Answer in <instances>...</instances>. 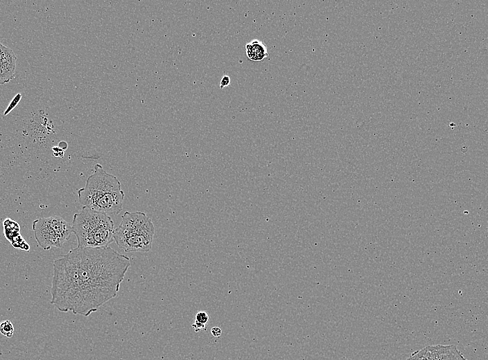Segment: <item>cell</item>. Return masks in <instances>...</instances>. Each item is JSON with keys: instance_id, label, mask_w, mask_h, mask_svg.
<instances>
[{"instance_id": "cell-7", "label": "cell", "mask_w": 488, "mask_h": 360, "mask_svg": "<svg viewBox=\"0 0 488 360\" xmlns=\"http://www.w3.org/2000/svg\"><path fill=\"white\" fill-rule=\"evenodd\" d=\"M444 345H428L412 353L406 360H441Z\"/></svg>"}, {"instance_id": "cell-8", "label": "cell", "mask_w": 488, "mask_h": 360, "mask_svg": "<svg viewBox=\"0 0 488 360\" xmlns=\"http://www.w3.org/2000/svg\"><path fill=\"white\" fill-rule=\"evenodd\" d=\"M245 52L247 57L254 62L262 61L268 56L266 44L256 39L245 44Z\"/></svg>"}, {"instance_id": "cell-18", "label": "cell", "mask_w": 488, "mask_h": 360, "mask_svg": "<svg viewBox=\"0 0 488 360\" xmlns=\"http://www.w3.org/2000/svg\"><path fill=\"white\" fill-rule=\"evenodd\" d=\"M53 152H55L54 153V155L55 156H63V154H64L63 150L62 148H60V147H53Z\"/></svg>"}, {"instance_id": "cell-17", "label": "cell", "mask_w": 488, "mask_h": 360, "mask_svg": "<svg viewBox=\"0 0 488 360\" xmlns=\"http://www.w3.org/2000/svg\"><path fill=\"white\" fill-rule=\"evenodd\" d=\"M211 333L214 336L218 337L221 335L222 330L219 327L216 326L211 329Z\"/></svg>"}, {"instance_id": "cell-13", "label": "cell", "mask_w": 488, "mask_h": 360, "mask_svg": "<svg viewBox=\"0 0 488 360\" xmlns=\"http://www.w3.org/2000/svg\"><path fill=\"white\" fill-rule=\"evenodd\" d=\"M195 321L206 325L209 321V315L204 311L198 312L195 315Z\"/></svg>"}, {"instance_id": "cell-15", "label": "cell", "mask_w": 488, "mask_h": 360, "mask_svg": "<svg viewBox=\"0 0 488 360\" xmlns=\"http://www.w3.org/2000/svg\"><path fill=\"white\" fill-rule=\"evenodd\" d=\"M231 82L230 77L227 75H225L222 77L220 81V88L222 89L225 87L229 85Z\"/></svg>"}, {"instance_id": "cell-4", "label": "cell", "mask_w": 488, "mask_h": 360, "mask_svg": "<svg viewBox=\"0 0 488 360\" xmlns=\"http://www.w3.org/2000/svg\"><path fill=\"white\" fill-rule=\"evenodd\" d=\"M155 228L151 219L142 211H125L114 228V241L126 253L148 252L152 249Z\"/></svg>"}, {"instance_id": "cell-11", "label": "cell", "mask_w": 488, "mask_h": 360, "mask_svg": "<svg viewBox=\"0 0 488 360\" xmlns=\"http://www.w3.org/2000/svg\"><path fill=\"white\" fill-rule=\"evenodd\" d=\"M14 331L13 325L9 320L4 321L0 323V333L7 338H11Z\"/></svg>"}, {"instance_id": "cell-1", "label": "cell", "mask_w": 488, "mask_h": 360, "mask_svg": "<svg viewBox=\"0 0 488 360\" xmlns=\"http://www.w3.org/2000/svg\"><path fill=\"white\" fill-rule=\"evenodd\" d=\"M53 266L51 303L62 312L88 316L117 296L130 262L109 246H76Z\"/></svg>"}, {"instance_id": "cell-10", "label": "cell", "mask_w": 488, "mask_h": 360, "mask_svg": "<svg viewBox=\"0 0 488 360\" xmlns=\"http://www.w3.org/2000/svg\"><path fill=\"white\" fill-rule=\"evenodd\" d=\"M441 360H467L455 345H444Z\"/></svg>"}, {"instance_id": "cell-3", "label": "cell", "mask_w": 488, "mask_h": 360, "mask_svg": "<svg viewBox=\"0 0 488 360\" xmlns=\"http://www.w3.org/2000/svg\"><path fill=\"white\" fill-rule=\"evenodd\" d=\"M78 247H103L114 242V222L107 214L83 206L71 224Z\"/></svg>"}, {"instance_id": "cell-5", "label": "cell", "mask_w": 488, "mask_h": 360, "mask_svg": "<svg viewBox=\"0 0 488 360\" xmlns=\"http://www.w3.org/2000/svg\"><path fill=\"white\" fill-rule=\"evenodd\" d=\"M32 228L37 243L44 250L61 248L72 233L71 224L56 215L34 220Z\"/></svg>"}, {"instance_id": "cell-6", "label": "cell", "mask_w": 488, "mask_h": 360, "mask_svg": "<svg viewBox=\"0 0 488 360\" xmlns=\"http://www.w3.org/2000/svg\"><path fill=\"white\" fill-rule=\"evenodd\" d=\"M16 63L17 56L14 51L0 42V85L13 79Z\"/></svg>"}, {"instance_id": "cell-16", "label": "cell", "mask_w": 488, "mask_h": 360, "mask_svg": "<svg viewBox=\"0 0 488 360\" xmlns=\"http://www.w3.org/2000/svg\"><path fill=\"white\" fill-rule=\"evenodd\" d=\"M195 332H199L201 330H206L205 325L198 323L195 321L194 323L191 325Z\"/></svg>"}, {"instance_id": "cell-14", "label": "cell", "mask_w": 488, "mask_h": 360, "mask_svg": "<svg viewBox=\"0 0 488 360\" xmlns=\"http://www.w3.org/2000/svg\"><path fill=\"white\" fill-rule=\"evenodd\" d=\"M21 98V95L20 93H18L15 96V98L12 100V101L9 104L8 108L6 109V111L3 114L4 116L7 115L10 111H11L16 107V105L19 102Z\"/></svg>"}, {"instance_id": "cell-2", "label": "cell", "mask_w": 488, "mask_h": 360, "mask_svg": "<svg viewBox=\"0 0 488 360\" xmlns=\"http://www.w3.org/2000/svg\"><path fill=\"white\" fill-rule=\"evenodd\" d=\"M79 203L85 207L107 215H119L123 210L124 192L117 177L107 172L100 164L94 165L85 187L78 190Z\"/></svg>"}, {"instance_id": "cell-12", "label": "cell", "mask_w": 488, "mask_h": 360, "mask_svg": "<svg viewBox=\"0 0 488 360\" xmlns=\"http://www.w3.org/2000/svg\"><path fill=\"white\" fill-rule=\"evenodd\" d=\"M10 244L14 248L17 249L28 251L30 248L28 244L26 242L21 235L10 242Z\"/></svg>"}, {"instance_id": "cell-9", "label": "cell", "mask_w": 488, "mask_h": 360, "mask_svg": "<svg viewBox=\"0 0 488 360\" xmlns=\"http://www.w3.org/2000/svg\"><path fill=\"white\" fill-rule=\"evenodd\" d=\"M3 228L5 237L9 240L10 242H12L15 238L20 235V226L19 224L14 220L9 218L6 219L3 222Z\"/></svg>"}]
</instances>
